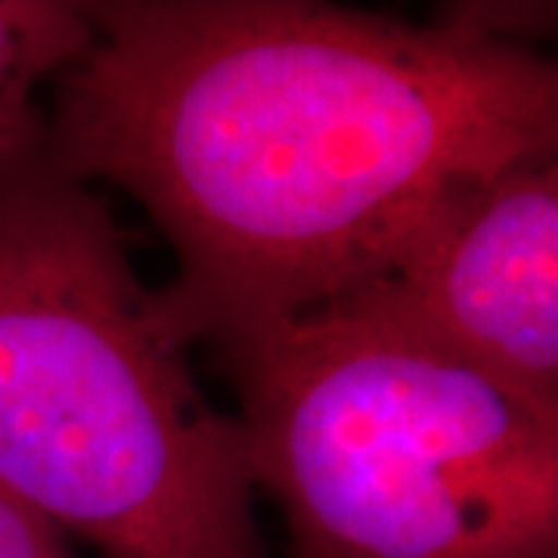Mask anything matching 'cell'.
I'll use <instances>...</instances> for the list:
<instances>
[{
  "label": "cell",
  "mask_w": 558,
  "mask_h": 558,
  "mask_svg": "<svg viewBox=\"0 0 558 558\" xmlns=\"http://www.w3.org/2000/svg\"><path fill=\"white\" fill-rule=\"evenodd\" d=\"M44 140L137 199L178 255L156 292L211 348L351 292L444 196L556 156L558 69L457 13L295 0L81 3Z\"/></svg>",
  "instance_id": "1"
},
{
  "label": "cell",
  "mask_w": 558,
  "mask_h": 558,
  "mask_svg": "<svg viewBox=\"0 0 558 558\" xmlns=\"http://www.w3.org/2000/svg\"><path fill=\"white\" fill-rule=\"evenodd\" d=\"M0 487L102 558H264L240 422L44 116L0 149Z\"/></svg>",
  "instance_id": "2"
},
{
  "label": "cell",
  "mask_w": 558,
  "mask_h": 558,
  "mask_svg": "<svg viewBox=\"0 0 558 558\" xmlns=\"http://www.w3.org/2000/svg\"><path fill=\"white\" fill-rule=\"evenodd\" d=\"M292 558H558V425L336 299L215 344Z\"/></svg>",
  "instance_id": "3"
},
{
  "label": "cell",
  "mask_w": 558,
  "mask_h": 558,
  "mask_svg": "<svg viewBox=\"0 0 558 558\" xmlns=\"http://www.w3.org/2000/svg\"><path fill=\"white\" fill-rule=\"evenodd\" d=\"M339 299L413 326L558 425L556 156L453 190Z\"/></svg>",
  "instance_id": "4"
},
{
  "label": "cell",
  "mask_w": 558,
  "mask_h": 558,
  "mask_svg": "<svg viewBox=\"0 0 558 558\" xmlns=\"http://www.w3.org/2000/svg\"><path fill=\"white\" fill-rule=\"evenodd\" d=\"M90 40L81 3L0 0V149L38 121L35 90Z\"/></svg>",
  "instance_id": "5"
},
{
  "label": "cell",
  "mask_w": 558,
  "mask_h": 558,
  "mask_svg": "<svg viewBox=\"0 0 558 558\" xmlns=\"http://www.w3.org/2000/svg\"><path fill=\"white\" fill-rule=\"evenodd\" d=\"M0 558H72L60 534L0 487Z\"/></svg>",
  "instance_id": "6"
}]
</instances>
